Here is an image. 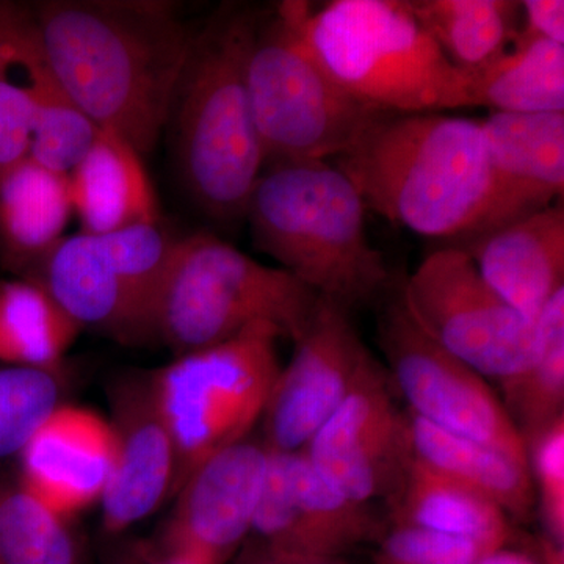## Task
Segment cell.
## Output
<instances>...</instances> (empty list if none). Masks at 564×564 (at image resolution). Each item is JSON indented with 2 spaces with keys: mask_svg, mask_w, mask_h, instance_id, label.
<instances>
[{
  "mask_svg": "<svg viewBox=\"0 0 564 564\" xmlns=\"http://www.w3.org/2000/svg\"><path fill=\"white\" fill-rule=\"evenodd\" d=\"M378 564H477V545L463 538L413 525H395L381 536Z\"/></svg>",
  "mask_w": 564,
  "mask_h": 564,
  "instance_id": "cell-32",
  "label": "cell"
},
{
  "mask_svg": "<svg viewBox=\"0 0 564 564\" xmlns=\"http://www.w3.org/2000/svg\"><path fill=\"white\" fill-rule=\"evenodd\" d=\"M411 455L436 473L466 486L507 514L525 518L532 511L534 489L529 464L470 437L445 432L413 413L406 414Z\"/></svg>",
  "mask_w": 564,
  "mask_h": 564,
  "instance_id": "cell-22",
  "label": "cell"
},
{
  "mask_svg": "<svg viewBox=\"0 0 564 564\" xmlns=\"http://www.w3.org/2000/svg\"><path fill=\"white\" fill-rule=\"evenodd\" d=\"M281 337L276 326L258 323L225 343L177 356L151 375L174 445L172 494L204 462L247 440L262 421L281 372Z\"/></svg>",
  "mask_w": 564,
  "mask_h": 564,
  "instance_id": "cell-7",
  "label": "cell"
},
{
  "mask_svg": "<svg viewBox=\"0 0 564 564\" xmlns=\"http://www.w3.org/2000/svg\"><path fill=\"white\" fill-rule=\"evenodd\" d=\"M395 525H413L463 538L481 556L507 547L508 514L480 494L436 473L411 455L389 496Z\"/></svg>",
  "mask_w": 564,
  "mask_h": 564,
  "instance_id": "cell-20",
  "label": "cell"
},
{
  "mask_svg": "<svg viewBox=\"0 0 564 564\" xmlns=\"http://www.w3.org/2000/svg\"><path fill=\"white\" fill-rule=\"evenodd\" d=\"M254 564H292L289 563L288 560L281 558V556L272 554V552L267 549V554H263L261 558H258V562Z\"/></svg>",
  "mask_w": 564,
  "mask_h": 564,
  "instance_id": "cell-36",
  "label": "cell"
},
{
  "mask_svg": "<svg viewBox=\"0 0 564 564\" xmlns=\"http://www.w3.org/2000/svg\"><path fill=\"white\" fill-rule=\"evenodd\" d=\"M70 101L99 129L150 154L172 118L193 33L162 0H46L31 6Z\"/></svg>",
  "mask_w": 564,
  "mask_h": 564,
  "instance_id": "cell-1",
  "label": "cell"
},
{
  "mask_svg": "<svg viewBox=\"0 0 564 564\" xmlns=\"http://www.w3.org/2000/svg\"><path fill=\"white\" fill-rule=\"evenodd\" d=\"M55 372L0 369V459L20 454L29 437L58 406Z\"/></svg>",
  "mask_w": 564,
  "mask_h": 564,
  "instance_id": "cell-30",
  "label": "cell"
},
{
  "mask_svg": "<svg viewBox=\"0 0 564 564\" xmlns=\"http://www.w3.org/2000/svg\"><path fill=\"white\" fill-rule=\"evenodd\" d=\"M269 448L254 441L226 448L180 489L172 536L181 562L220 564L252 530Z\"/></svg>",
  "mask_w": 564,
  "mask_h": 564,
  "instance_id": "cell-14",
  "label": "cell"
},
{
  "mask_svg": "<svg viewBox=\"0 0 564 564\" xmlns=\"http://www.w3.org/2000/svg\"><path fill=\"white\" fill-rule=\"evenodd\" d=\"M68 180L80 232L104 236L161 223L158 196L141 155L118 133L99 129Z\"/></svg>",
  "mask_w": 564,
  "mask_h": 564,
  "instance_id": "cell-19",
  "label": "cell"
},
{
  "mask_svg": "<svg viewBox=\"0 0 564 564\" xmlns=\"http://www.w3.org/2000/svg\"><path fill=\"white\" fill-rule=\"evenodd\" d=\"M477 564H538L536 560L530 558L529 555L521 554V552L508 551L507 547L499 549L481 556Z\"/></svg>",
  "mask_w": 564,
  "mask_h": 564,
  "instance_id": "cell-34",
  "label": "cell"
},
{
  "mask_svg": "<svg viewBox=\"0 0 564 564\" xmlns=\"http://www.w3.org/2000/svg\"><path fill=\"white\" fill-rule=\"evenodd\" d=\"M478 272L527 321L564 288V207L555 203L469 240Z\"/></svg>",
  "mask_w": 564,
  "mask_h": 564,
  "instance_id": "cell-18",
  "label": "cell"
},
{
  "mask_svg": "<svg viewBox=\"0 0 564 564\" xmlns=\"http://www.w3.org/2000/svg\"><path fill=\"white\" fill-rule=\"evenodd\" d=\"M302 564H345L344 562H340L339 558H318V560H311V562L302 563Z\"/></svg>",
  "mask_w": 564,
  "mask_h": 564,
  "instance_id": "cell-37",
  "label": "cell"
},
{
  "mask_svg": "<svg viewBox=\"0 0 564 564\" xmlns=\"http://www.w3.org/2000/svg\"><path fill=\"white\" fill-rule=\"evenodd\" d=\"M503 404L524 443L564 415V288L536 318L532 358L500 384Z\"/></svg>",
  "mask_w": 564,
  "mask_h": 564,
  "instance_id": "cell-28",
  "label": "cell"
},
{
  "mask_svg": "<svg viewBox=\"0 0 564 564\" xmlns=\"http://www.w3.org/2000/svg\"><path fill=\"white\" fill-rule=\"evenodd\" d=\"M259 21L250 9L225 7L193 33L170 118L182 184L218 221L247 215L265 166L247 80Z\"/></svg>",
  "mask_w": 564,
  "mask_h": 564,
  "instance_id": "cell-3",
  "label": "cell"
},
{
  "mask_svg": "<svg viewBox=\"0 0 564 564\" xmlns=\"http://www.w3.org/2000/svg\"><path fill=\"white\" fill-rule=\"evenodd\" d=\"M69 180L31 158L0 180V258L31 274L63 237L73 215Z\"/></svg>",
  "mask_w": 564,
  "mask_h": 564,
  "instance_id": "cell-21",
  "label": "cell"
},
{
  "mask_svg": "<svg viewBox=\"0 0 564 564\" xmlns=\"http://www.w3.org/2000/svg\"><path fill=\"white\" fill-rule=\"evenodd\" d=\"M44 61L31 7L0 2V180L31 158L35 77Z\"/></svg>",
  "mask_w": 564,
  "mask_h": 564,
  "instance_id": "cell-23",
  "label": "cell"
},
{
  "mask_svg": "<svg viewBox=\"0 0 564 564\" xmlns=\"http://www.w3.org/2000/svg\"><path fill=\"white\" fill-rule=\"evenodd\" d=\"M481 126L494 173L491 220L486 232L562 202L564 111H492Z\"/></svg>",
  "mask_w": 564,
  "mask_h": 564,
  "instance_id": "cell-17",
  "label": "cell"
},
{
  "mask_svg": "<svg viewBox=\"0 0 564 564\" xmlns=\"http://www.w3.org/2000/svg\"><path fill=\"white\" fill-rule=\"evenodd\" d=\"M521 35L564 44L563 0H525L521 2Z\"/></svg>",
  "mask_w": 564,
  "mask_h": 564,
  "instance_id": "cell-33",
  "label": "cell"
},
{
  "mask_svg": "<svg viewBox=\"0 0 564 564\" xmlns=\"http://www.w3.org/2000/svg\"><path fill=\"white\" fill-rule=\"evenodd\" d=\"M378 336L389 378L410 413L529 464L524 440L502 400L480 373L423 332L400 296L381 315Z\"/></svg>",
  "mask_w": 564,
  "mask_h": 564,
  "instance_id": "cell-11",
  "label": "cell"
},
{
  "mask_svg": "<svg viewBox=\"0 0 564 564\" xmlns=\"http://www.w3.org/2000/svg\"><path fill=\"white\" fill-rule=\"evenodd\" d=\"M334 162L392 225L433 239L488 231L494 173L481 121L380 111Z\"/></svg>",
  "mask_w": 564,
  "mask_h": 564,
  "instance_id": "cell-2",
  "label": "cell"
},
{
  "mask_svg": "<svg viewBox=\"0 0 564 564\" xmlns=\"http://www.w3.org/2000/svg\"><path fill=\"white\" fill-rule=\"evenodd\" d=\"M525 447L545 536L564 544V415L534 434Z\"/></svg>",
  "mask_w": 564,
  "mask_h": 564,
  "instance_id": "cell-31",
  "label": "cell"
},
{
  "mask_svg": "<svg viewBox=\"0 0 564 564\" xmlns=\"http://www.w3.org/2000/svg\"><path fill=\"white\" fill-rule=\"evenodd\" d=\"M0 563L74 564L63 518L22 484L0 486Z\"/></svg>",
  "mask_w": 564,
  "mask_h": 564,
  "instance_id": "cell-29",
  "label": "cell"
},
{
  "mask_svg": "<svg viewBox=\"0 0 564 564\" xmlns=\"http://www.w3.org/2000/svg\"><path fill=\"white\" fill-rule=\"evenodd\" d=\"M173 564H188V563H184V562H181V560H177V562L173 563Z\"/></svg>",
  "mask_w": 564,
  "mask_h": 564,
  "instance_id": "cell-38",
  "label": "cell"
},
{
  "mask_svg": "<svg viewBox=\"0 0 564 564\" xmlns=\"http://www.w3.org/2000/svg\"><path fill=\"white\" fill-rule=\"evenodd\" d=\"M115 462L104 492V522L128 529L151 514L172 492L174 445L151 377H129L111 392Z\"/></svg>",
  "mask_w": 564,
  "mask_h": 564,
  "instance_id": "cell-15",
  "label": "cell"
},
{
  "mask_svg": "<svg viewBox=\"0 0 564 564\" xmlns=\"http://www.w3.org/2000/svg\"><path fill=\"white\" fill-rule=\"evenodd\" d=\"M400 299L423 332L484 378L502 384L532 358L536 321L505 302L462 247L426 256Z\"/></svg>",
  "mask_w": 564,
  "mask_h": 564,
  "instance_id": "cell-10",
  "label": "cell"
},
{
  "mask_svg": "<svg viewBox=\"0 0 564 564\" xmlns=\"http://www.w3.org/2000/svg\"><path fill=\"white\" fill-rule=\"evenodd\" d=\"M247 80L265 166L339 158L380 113L329 77L281 6L259 21Z\"/></svg>",
  "mask_w": 564,
  "mask_h": 564,
  "instance_id": "cell-8",
  "label": "cell"
},
{
  "mask_svg": "<svg viewBox=\"0 0 564 564\" xmlns=\"http://www.w3.org/2000/svg\"><path fill=\"white\" fill-rule=\"evenodd\" d=\"M538 564H564V544L555 543L549 536L541 538L540 562Z\"/></svg>",
  "mask_w": 564,
  "mask_h": 564,
  "instance_id": "cell-35",
  "label": "cell"
},
{
  "mask_svg": "<svg viewBox=\"0 0 564 564\" xmlns=\"http://www.w3.org/2000/svg\"><path fill=\"white\" fill-rule=\"evenodd\" d=\"M372 358L347 311L321 299L270 393L262 415L263 445L284 454L304 452Z\"/></svg>",
  "mask_w": 564,
  "mask_h": 564,
  "instance_id": "cell-13",
  "label": "cell"
},
{
  "mask_svg": "<svg viewBox=\"0 0 564 564\" xmlns=\"http://www.w3.org/2000/svg\"><path fill=\"white\" fill-rule=\"evenodd\" d=\"M21 484L61 518L102 499L115 462L109 421L58 404L20 452Z\"/></svg>",
  "mask_w": 564,
  "mask_h": 564,
  "instance_id": "cell-16",
  "label": "cell"
},
{
  "mask_svg": "<svg viewBox=\"0 0 564 564\" xmlns=\"http://www.w3.org/2000/svg\"><path fill=\"white\" fill-rule=\"evenodd\" d=\"M174 245L161 223L104 236L79 232L63 237L28 280L43 285L82 329L128 345L150 343Z\"/></svg>",
  "mask_w": 564,
  "mask_h": 564,
  "instance_id": "cell-9",
  "label": "cell"
},
{
  "mask_svg": "<svg viewBox=\"0 0 564 564\" xmlns=\"http://www.w3.org/2000/svg\"><path fill=\"white\" fill-rule=\"evenodd\" d=\"M289 480L300 525V563L337 558L347 549L383 536L370 503L326 484L303 452L289 454Z\"/></svg>",
  "mask_w": 564,
  "mask_h": 564,
  "instance_id": "cell-26",
  "label": "cell"
},
{
  "mask_svg": "<svg viewBox=\"0 0 564 564\" xmlns=\"http://www.w3.org/2000/svg\"><path fill=\"white\" fill-rule=\"evenodd\" d=\"M321 296L280 267L254 261L207 232L176 240L155 318V337L174 355L232 339L258 323L303 336Z\"/></svg>",
  "mask_w": 564,
  "mask_h": 564,
  "instance_id": "cell-6",
  "label": "cell"
},
{
  "mask_svg": "<svg viewBox=\"0 0 564 564\" xmlns=\"http://www.w3.org/2000/svg\"><path fill=\"white\" fill-rule=\"evenodd\" d=\"M82 328L36 281H0V359L55 372Z\"/></svg>",
  "mask_w": 564,
  "mask_h": 564,
  "instance_id": "cell-27",
  "label": "cell"
},
{
  "mask_svg": "<svg viewBox=\"0 0 564 564\" xmlns=\"http://www.w3.org/2000/svg\"><path fill=\"white\" fill-rule=\"evenodd\" d=\"M366 204L326 161L267 166L247 215L256 248L343 310L373 302L389 282L383 254L366 231Z\"/></svg>",
  "mask_w": 564,
  "mask_h": 564,
  "instance_id": "cell-4",
  "label": "cell"
},
{
  "mask_svg": "<svg viewBox=\"0 0 564 564\" xmlns=\"http://www.w3.org/2000/svg\"><path fill=\"white\" fill-rule=\"evenodd\" d=\"M408 3L445 57L467 76L497 61L521 32V2L408 0Z\"/></svg>",
  "mask_w": 564,
  "mask_h": 564,
  "instance_id": "cell-24",
  "label": "cell"
},
{
  "mask_svg": "<svg viewBox=\"0 0 564 564\" xmlns=\"http://www.w3.org/2000/svg\"><path fill=\"white\" fill-rule=\"evenodd\" d=\"M329 77L362 106L388 113L474 107L470 77L445 57L408 0L282 2Z\"/></svg>",
  "mask_w": 564,
  "mask_h": 564,
  "instance_id": "cell-5",
  "label": "cell"
},
{
  "mask_svg": "<svg viewBox=\"0 0 564 564\" xmlns=\"http://www.w3.org/2000/svg\"><path fill=\"white\" fill-rule=\"evenodd\" d=\"M469 77L474 107L502 113L564 111V44L519 33L510 50Z\"/></svg>",
  "mask_w": 564,
  "mask_h": 564,
  "instance_id": "cell-25",
  "label": "cell"
},
{
  "mask_svg": "<svg viewBox=\"0 0 564 564\" xmlns=\"http://www.w3.org/2000/svg\"><path fill=\"white\" fill-rule=\"evenodd\" d=\"M303 454L326 484L356 502L391 496L411 451L406 414L397 408L395 388L377 359Z\"/></svg>",
  "mask_w": 564,
  "mask_h": 564,
  "instance_id": "cell-12",
  "label": "cell"
}]
</instances>
